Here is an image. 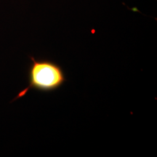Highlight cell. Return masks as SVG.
Masks as SVG:
<instances>
[{
	"mask_svg": "<svg viewBox=\"0 0 157 157\" xmlns=\"http://www.w3.org/2000/svg\"><path fill=\"white\" fill-rule=\"evenodd\" d=\"M29 58L31 63L28 85L19 92L12 102L23 98L31 90L52 93L61 87L66 82L64 71L57 63L48 59H36L33 56H29Z\"/></svg>",
	"mask_w": 157,
	"mask_h": 157,
	"instance_id": "obj_1",
	"label": "cell"
}]
</instances>
